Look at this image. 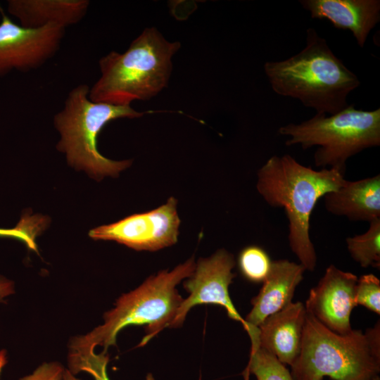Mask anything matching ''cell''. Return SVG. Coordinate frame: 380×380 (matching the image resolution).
<instances>
[{"instance_id":"6da1fadb","label":"cell","mask_w":380,"mask_h":380,"mask_svg":"<svg viewBox=\"0 0 380 380\" xmlns=\"http://www.w3.org/2000/svg\"><path fill=\"white\" fill-rule=\"evenodd\" d=\"M346 182L334 168L315 170L289 154L272 156L258 172L256 188L265 202L283 208L289 220V243L305 270L314 271L317 255L310 237V216L318 200Z\"/></svg>"},{"instance_id":"7a4b0ae2","label":"cell","mask_w":380,"mask_h":380,"mask_svg":"<svg viewBox=\"0 0 380 380\" xmlns=\"http://www.w3.org/2000/svg\"><path fill=\"white\" fill-rule=\"evenodd\" d=\"M306 32L304 49L285 60L266 62L265 73L276 94L298 99L317 113L336 114L349 105L347 96L360 81L315 29Z\"/></svg>"},{"instance_id":"3957f363","label":"cell","mask_w":380,"mask_h":380,"mask_svg":"<svg viewBox=\"0 0 380 380\" xmlns=\"http://www.w3.org/2000/svg\"><path fill=\"white\" fill-rule=\"evenodd\" d=\"M179 42H169L155 27L146 28L124 53L110 51L99 61L101 76L89 88L94 102L127 106L146 100L167 85Z\"/></svg>"},{"instance_id":"277c9868","label":"cell","mask_w":380,"mask_h":380,"mask_svg":"<svg viewBox=\"0 0 380 380\" xmlns=\"http://www.w3.org/2000/svg\"><path fill=\"white\" fill-rule=\"evenodd\" d=\"M300 353L291 365L294 380H376L380 373L379 321L363 333H335L307 310Z\"/></svg>"},{"instance_id":"5b68a950","label":"cell","mask_w":380,"mask_h":380,"mask_svg":"<svg viewBox=\"0 0 380 380\" xmlns=\"http://www.w3.org/2000/svg\"><path fill=\"white\" fill-rule=\"evenodd\" d=\"M193 258L171 271L163 270L148 277L134 290L122 295L115 307L104 315V322L91 331L71 339L69 352L94 350L115 345L119 331L129 325H146V335L139 346H144L175 318L183 298L176 286L194 273Z\"/></svg>"},{"instance_id":"8992f818","label":"cell","mask_w":380,"mask_h":380,"mask_svg":"<svg viewBox=\"0 0 380 380\" xmlns=\"http://www.w3.org/2000/svg\"><path fill=\"white\" fill-rule=\"evenodd\" d=\"M89 86L84 84L73 87L63 108L54 115L53 123L61 135L57 149L65 154L69 165L95 178L116 177L131 161L112 160L101 155L97 148L98 135L111 120L139 118L144 113L130 106L94 102L89 98Z\"/></svg>"},{"instance_id":"52a82bcc","label":"cell","mask_w":380,"mask_h":380,"mask_svg":"<svg viewBox=\"0 0 380 380\" xmlns=\"http://www.w3.org/2000/svg\"><path fill=\"white\" fill-rule=\"evenodd\" d=\"M278 133L289 137L286 146L299 144L303 150L318 146L315 165L345 174L348 158L380 145V108L362 110L351 104L334 115L317 113L300 124L289 123Z\"/></svg>"},{"instance_id":"ba28073f","label":"cell","mask_w":380,"mask_h":380,"mask_svg":"<svg viewBox=\"0 0 380 380\" xmlns=\"http://www.w3.org/2000/svg\"><path fill=\"white\" fill-rule=\"evenodd\" d=\"M177 201L170 197L159 208L134 214L118 222L91 229L94 240L115 241L137 251H157L177 241L180 220Z\"/></svg>"},{"instance_id":"9c48e42d","label":"cell","mask_w":380,"mask_h":380,"mask_svg":"<svg viewBox=\"0 0 380 380\" xmlns=\"http://www.w3.org/2000/svg\"><path fill=\"white\" fill-rule=\"evenodd\" d=\"M0 76L39 68L59 50L65 28L27 29L13 23L0 6Z\"/></svg>"},{"instance_id":"30bf717a","label":"cell","mask_w":380,"mask_h":380,"mask_svg":"<svg viewBox=\"0 0 380 380\" xmlns=\"http://www.w3.org/2000/svg\"><path fill=\"white\" fill-rule=\"evenodd\" d=\"M235 260L232 254L220 249L207 258H200L194 273L184 284L189 296L184 299L170 327L182 324L188 312L195 305L214 304L223 307L229 317L245 327V321L234 307L229 286L235 274L232 270Z\"/></svg>"},{"instance_id":"8fae6325","label":"cell","mask_w":380,"mask_h":380,"mask_svg":"<svg viewBox=\"0 0 380 380\" xmlns=\"http://www.w3.org/2000/svg\"><path fill=\"white\" fill-rule=\"evenodd\" d=\"M357 277L330 265L318 284L312 288L305 302L306 310L321 324L338 334L353 329L350 315L357 306L355 288Z\"/></svg>"},{"instance_id":"7c38bea8","label":"cell","mask_w":380,"mask_h":380,"mask_svg":"<svg viewBox=\"0 0 380 380\" xmlns=\"http://www.w3.org/2000/svg\"><path fill=\"white\" fill-rule=\"evenodd\" d=\"M305 270L300 263L285 259L272 261L271 270L258 294L252 299V309L244 319V329L248 334L257 329L267 317L292 302L296 289L303 279Z\"/></svg>"},{"instance_id":"4fadbf2b","label":"cell","mask_w":380,"mask_h":380,"mask_svg":"<svg viewBox=\"0 0 380 380\" xmlns=\"http://www.w3.org/2000/svg\"><path fill=\"white\" fill-rule=\"evenodd\" d=\"M312 18L327 20L337 29L349 30L364 47L370 31L380 20L379 0H300Z\"/></svg>"},{"instance_id":"5bb4252c","label":"cell","mask_w":380,"mask_h":380,"mask_svg":"<svg viewBox=\"0 0 380 380\" xmlns=\"http://www.w3.org/2000/svg\"><path fill=\"white\" fill-rule=\"evenodd\" d=\"M306 313L305 304L297 301L267 317L258 327L259 346L291 366L300 351Z\"/></svg>"},{"instance_id":"9a60e30c","label":"cell","mask_w":380,"mask_h":380,"mask_svg":"<svg viewBox=\"0 0 380 380\" xmlns=\"http://www.w3.org/2000/svg\"><path fill=\"white\" fill-rule=\"evenodd\" d=\"M326 210L353 221L380 219V175L348 181L324 196Z\"/></svg>"},{"instance_id":"2e32d148","label":"cell","mask_w":380,"mask_h":380,"mask_svg":"<svg viewBox=\"0 0 380 380\" xmlns=\"http://www.w3.org/2000/svg\"><path fill=\"white\" fill-rule=\"evenodd\" d=\"M89 4L88 0H8L7 10L25 28L55 25L65 29L83 19Z\"/></svg>"},{"instance_id":"e0dca14e","label":"cell","mask_w":380,"mask_h":380,"mask_svg":"<svg viewBox=\"0 0 380 380\" xmlns=\"http://www.w3.org/2000/svg\"><path fill=\"white\" fill-rule=\"evenodd\" d=\"M351 258L361 267L380 268V219L369 222L367 231L346 239Z\"/></svg>"},{"instance_id":"ac0fdd59","label":"cell","mask_w":380,"mask_h":380,"mask_svg":"<svg viewBox=\"0 0 380 380\" xmlns=\"http://www.w3.org/2000/svg\"><path fill=\"white\" fill-rule=\"evenodd\" d=\"M246 372L254 374L257 380H294L285 365L258 344L251 346Z\"/></svg>"},{"instance_id":"d6986e66","label":"cell","mask_w":380,"mask_h":380,"mask_svg":"<svg viewBox=\"0 0 380 380\" xmlns=\"http://www.w3.org/2000/svg\"><path fill=\"white\" fill-rule=\"evenodd\" d=\"M238 265L246 279L252 282L262 283L271 270L272 261L263 248L252 245L241 251Z\"/></svg>"},{"instance_id":"ffe728a7","label":"cell","mask_w":380,"mask_h":380,"mask_svg":"<svg viewBox=\"0 0 380 380\" xmlns=\"http://www.w3.org/2000/svg\"><path fill=\"white\" fill-rule=\"evenodd\" d=\"M108 360L109 357L104 351L100 354L95 353L94 350L69 352L68 369L74 375L85 372L95 380H110L106 370ZM146 380L153 379L151 375H148Z\"/></svg>"},{"instance_id":"44dd1931","label":"cell","mask_w":380,"mask_h":380,"mask_svg":"<svg viewBox=\"0 0 380 380\" xmlns=\"http://www.w3.org/2000/svg\"><path fill=\"white\" fill-rule=\"evenodd\" d=\"M47 222L46 217L26 214L15 228L0 229V236L18 239L30 249L37 251L35 239L46 227Z\"/></svg>"},{"instance_id":"7402d4cb","label":"cell","mask_w":380,"mask_h":380,"mask_svg":"<svg viewBox=\"0 0 380 380\" xmlns=\"http://www.w3.org/2000/svg\"><path fill=\"white\" fill-rule=\"evenodd\" d=\"M356 305L380 315V280L373 274L361 276L355 288Z\"/></svg>"},{"instance_id":"603a6c76","label":"cell","mask_w":380,"mask_h":380,"mask_svg":"<svg viewBox=\"0 0 380 380\" xmlns=\"http://www.w3.org/2000/svg\"><path fill=\"white\" fill-rule=\"evenodd\" d=\"M65 369L58 362H44L19 380H63Z\"/></svg>"},{"instance_id":"cb8c5ba5","label":"cell","mask_w":380,"mask_h":380,"mask_svg":"<svg viewBox=\"0 0 380 380\" xmlns=\"http://www.w3.org/2000/svg\"><path fill=\"white\" fill-rule=\"evenodd\" d=\"M7 360H8L7 353L6 350L1 349L0 350V379H1L2 371L7 363Z\"/></svg>"},{"instance_id":"d4e9b609","label":"cell","mask_w":380,"mask_h":380,"mask_svg":"<svg viewBox=\"0 0 380 380\" xmlns=\"http://www.w3.org/2000/svg\"><path fill=\"white\" fill-rule=\"evenodd\" d=\"M63 380H80L75 376L68 369H65Z\"/></svg>"},{"instance_id":"484cf974","label":"cell","mask_w":380,"mask_h":380,"mask_svg":"<svg viewBox=\"0 0 380 380\" xmlns=\"http://www.w3.org/2000/svg\"><path fill=\"white\" fill-rule=\"evenodd\" d=\"M376 380H380V378H379V379H376Z\"/></svg>"}]
</instances>
